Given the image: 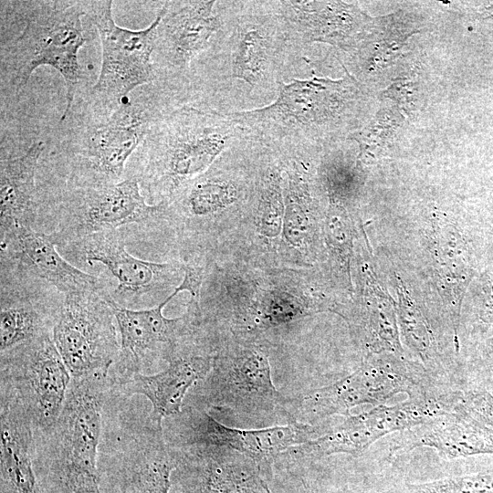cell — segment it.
Returning <instances> with one entry per match:
<instances>
[{"instance_id":"6da1fadb","label":"cell","mask_w":493,"mask_h":493,"mask_svg":"<svg viewBox=\"0 0 493 493\" xmlns=\"http://www.w3.org/2000/svg\"><path fill=\"white\" fill-rule=\"evenodd\" d=\"M217 5L219 28L193 65V102L222 113L270 104L295 55L273 0Z\"/></svg>"},{"instance_id":"7a4b0ae2","label":"cell","mask_w":493,"mask_h":493,"mask_svg":"<svg viewBox=\"0 0 493 493\" xmlns=\"http://www.w3.org/2000/svg\"><path fill=\"white\" fill-rule=\"evenodd\" d=\"M138 89L111 113L93 111L76 99L61 115L57 152L64 181L59 185L97 187L121 182L129 160L153 124L187 103L184 96L158 82Z\"/></svg>"},{"instance_id":"3957f363","label":"cell","mask_w":493,"mask_h":493,"mask_svg":"<svg viewBox=\"0 0 493 493\" xmlns=\"http://www.w3.org/2000/svg\"><path fill=\"white\" fill-rule=\"evenodd\" d=\"M256 138L228 113L190 102L163 116L128 162L146 201L168 205L227 151Z\"/></svg>"},{"instance_id":"277c9868","label":"cell","mask_w":493,"mask_h":493,"mask_svg":"<svg viewBox=\"0 0 493 493\" xmlns=\"http://www.w3.org/2000/svg\"><path fill=\"white\" fill-rule=\"evenodd\" d=\"M24 22L19 35L1 43V91L18 95L41 66L63 77L67 114L86 89L87 75L78 55L87 40L82 17L85 1H14Z\"/></svg>"},{"instance_id":"5b68a950","label":"cell","mask_w":493,"mask_h":493,"mask_svg":"<svg viewBox=\"0 0 493 493\" xmlns=\"http://www.w3.org/2000/svg\"><path fill=\"white\" fill-rule=\"evenodd\" d=\"M361 92L355 80L312 77L281 82L270 104L228 113L265 144L271 147H317L351 127L357 118Z\"/></svg>"},{"instance_id":"8992f818","label":"cell","mask_w":493,"mask_h":493,"mask_svg":"<svg viewBox=\"0 0 493 493\" xmlns=\"http://www.w3.org/2000/svg\"><path fill=\"white\" fill-rule=\"evenodd\" d=\"M38 204L36 230L50 231L57 246L129 225L151 226L161 223L165 210V204H147L131 176L110 185L38 190Z\"/></svg>"},{"instance_id":"52a82bcc","label":"cell","mask_w":493,"mask_h":493,"mask_svg":"<svg viewBox=\"0 0 493 493\" xmlns=\"http://www.w3.org/2000/svg\"><path fill=\"white\" fill-rule=\"evenodd\" d=\"M110 391V378H71L56 424L47 434L37 435L47 442L62 493L101 492L98 453Z\"/></svg>"},{"instance_id":"ba28073f","label":"cell","mask_w":493,"mask_h":493,"mask_svg":"<svg viewBox=\"0 0 493 493\" xmlns=\"http://www.w3.org/2000/svg\"><path fill=\"white\" fill-rule=\"evenodd\" d=\"M110 0L85 1L86 16L97 28L101 43V67L97 81L76 99L93 111L109 114L131 100L142 86L158 81L152 60L157 13L151 25L141 30L118 26Z\"/></svg>"},{"instance_id":"9c48e42d","label":"cell","mask_w":493,"mask_h":493,"mask_svg":"<svg viewBox=\"0 0 493 493\" xmlns=\"http://www.w3.org/2000/svg\"><path fill=\"white\" fill-rule=\"evenodd\" d=\"M122 229L94 233L57 246L71 264L85 271L98 268L95 276L107 286L106 300L131 309L152 308L169 297L179 275L178 263H155L132 256L126 250Z\"/></svg>"},{"instance_id":"30bf717a","label":"cell","mask_w":493,"mask_h":493,"mask_svg":"<svg viewBox=\"0 0 493 493\" xmlns=\"http://www.w3.org/2000/svg\"><path fill=\"white\" fill-rule=\"evenodd\" d=\"M439 384L418 361L368 354L352 373L290 401L289 410L297 405L301 419L318 422L334 414L349 415L351 408L361 404L382 405L400 393L409 397L426 393Z\"/></svg>"},{"instance_id":"8fae6325","label":"cell","mask_w":493,"mask_h":493,"mask_svg":"<svg viewBox=\"0 0 493 493\" xmlns=\"http://www.w3.org/2000/svg\"><path fill=\"white\" fill-rule=\"evenodd\" d=\"M52 339L72 379L110 378L120 351V337L112 308L102 295H65Z\"/></svg>"},{"instance_id":"7c38bea8","label":"cell","mask_w":493,"mask_h":493,"mask_svg":"<svg viewBox=\"0 0 493 493\" xmlns=\"http://www.w3.org/2000/svg\"><path fill=\"white\" fill-rule=\"evenodd\" d=\"M202 384L205 402L253 420L297 419L289 410L290 401L275 387L267 353L250 345L213 357L212 368Z\"/></svg>"},{"instance_id":"4fadbf2b","label":"cell","mask_w":493,"mask_h":493,"mask_svg":"<svg viewBox=\"0 0 493 493\" xmlns=\"http://www.w3.org/2000/svg\"><path fill=\"white\" fill-rule=\"evenodd\" d=\"M152 60L158 83L193 101V65L220 26L217 1L160 2Z\"/></svg>"},{"instance_id":"5bb4252c","label":"cell","mask_w":493,"mask_h":493,"mask_svg":"<svg viewBox=\"0 0 493 493\" xmlns=\"http://www.w3.org/2000/svg\"><path fill=\"white\" fill-rule=\"evenodd\" d=\"M0 356V383L9 387L29 413L35 434H47L59 417L71 382L52 335Z\"/></svg>"},{"instance_id":"9a60e30c","label":"cell","mask_w":493,"mask_h":493,"mask_svg":"<svg viewBox=\"0 0 493 493\" xmlns=\"http://www.w3.org/2000/svg\"><path fill=\"white\" fill-rule=\"evenodd\" d=\"M172 428L173 447H226L252 458L262 472L270 468L282 451L317 436L319 428L298 420L286 425L259 430L229 427L213 418L205 409L186 406L167 418Z\"/></svg>"},{"instance_id":"2e32d148","label":"cell","mask_w":493,"mask_h":493,"mask_svg":"<svg viewBox=\"0 0 493 493\" xmlns=\"http://www.w3.org/2000/svg\"><path fill=\"white\" fill-rule=\"evenodd\" d=\"M0 259V353H4L52 335L65 295L20 265Z\"/></svg>"},{"instance_id":"e0dca14e","label":"cell","mask_w":493,"mask_h":493,"mask_svg":"<svg viewBox=\"0 0 493 493\" xmlns=\"http://www.w3.org/2000/svg\"><path fill=\"white\" fill-rule=\"evenodd\" d=\"M114 312L120 337V351L110 372L111 388L142 372L152 355H168L185 342L198 326L200 312L187 308V312L175 319L163 315L167 298L160 304L142 309L123 308L107 300Z\"/></svg>"},{"instance_id":"ac0fdd59","label":"cell","mask_w":493,"mask_h":493,"mask_svg":"<svg viewBox=\"0 0 493 493\" xmlns=\"http://www.w3.org/2000/svg\"><path fill=\"white\" fill-rule=\"evenodd\" d=\"M433 417L434 408L428 400L409 397L394 405L382 404L368 412L349 415L332 429L299 445L297 451L315 457L338 453L356 456L380 437L418 425Z\"/></svg>"},{"instance_id":"d6986e66","label":"cell","mask_w":493,"mask_h":493,"mask_svg":"<svg viewBox=\"0 0 493 493\" xmlns=\"http://www.w3.org/2000/svg\"><path fill=\"white\" fill-rule=\"evenodd\" d=\"M0 258L20 265L64 295L97 292L107 298L105 282L68 261L50 234L15 226L0 232Z\"/></svg>"},{"instance_id":"ffe728a7","label":"cell","mask_w":493,"mask_h":493,"mask_svg":"<svg viewBox=\"0 0 493 493\" xmlns=\"http://www.w3.org/2000/svg\"><path fill=\"white\" fill-rule=\"evenodd\" d=\"M294 54L313 42H326L350 49L357 45L363 18L349 3L273 0Z\"/></svg>"},{"instance_id":"44dd1931","label":"cell","mask_w":493,"mask_h":493,"mask_svg":"<svg viewBox=\"0 0 493 493\" xmlns=\"http://www.w3.org/2000/svg\"><path fill=\"white\" fill-rule=\"evenodd\" d=\"M189 493H271L250 457L226 447L175 448Z\"/></svg>"},{"instance_id":"7402d4cb","label":"cell","mask_w":493,"mask_h":493,"mask_svg":"<svg viewBox=\"0 0 493 493\" xmlns=\"http://www.w3.org/2000/svg\"><path fill=\"white\" fill-rule=\"evenodd\" d=\"M389 456L427 446L448 459L493 455V428L473 417L460 404L450 413L399 432Z\"/></svg>"},{"instance_id":"603a6c76","label":"cell","mask_w":493,"mask_h":493,"mask_svg":"<svg viewBox=\"0 0 493 493\" xmlns=\"http://www.w3.org/2000/svg\"><path fill=\"white\" fill-rule=\"evenodd\" d=\"M186 341L166 358L168 367L155 374L135 373L112 388L126 395L141 394L152 404L148 417L157 423L179 414L187 392L209 373L213 357L186 350Z\"/></svg>"},{"instance_id":"cb8c5ba5","label":"cell","mask_w":493,"mask_h":493,"mask_svg":"<svg viewBox=\"0 0 493 493\" xmlns=\"http://www.w3.org/2000/svg\"><path fill=\"white\" fill-rule=\"evenodd\" d=\"M0 385L1 493H40L33 467L32 418L15 393Z\"/></svg>"},{"instance_id":"d4e9b609","label":"cell","mask_w":493,"mask_h":493,"mask_svg":"<svg viewBox=\"0 0 493 493\" xmlns=\"http://www.w3.org/2000/svg\"><path fill=\"white\" fill-rule=\"evenodd\" d=\"M428 236L435 278L455 340L459 343L462 301L475 275L468 247L456 226L439 217L432 224Z\"/></svg>"},{"instance_id":"484cf974","label":"cell","mask_w":493,"mask_h":493,"mask_svg":"<svg viewBox=\"0 0 493 493\" xmlns=\"http://www.w3.org/2000/svg\"><path fill=\"white\" fill-rule=\"evenodd\" d=\"M45 149L44 142H37L19 156L1 158L0 232L15 226L36 229L39 208L37 174Z\"/></svg>"},{"instance_id":"4316f807","label":"cell","mask_w":493,"mask_h":493,"mask_svg":"<svg viewBox=\"0 0 493 493\" xmlns=\"http://www.w3.org/2000/svg\"><path fill=\"white\" fill-rule=\"evenodd\" d=\"M119 457L131 474L132 493H169L178 456L163 430L147 428L138 432L125 443Z\"/></svg>"},{"instance_id":"83f0119b","label":"cell","mask_w":493,"mask_h":493,"mask_svg":"<svg viewBox=\"0 0 493 493\" xmlns=\"http://www.w3.org/2000/svg\"><path fill=\"white\" fill-rule=\"evenodd\" d=\"M363 310L351 325L368 354L405 356L400 341L396 305L372 276H368Z\"/></svg>"},{"instance_id":"f1b7e54d","label":"cell","mask_w":493,"mask_h":493,"mask_svg":"<svg viewBox=\"0 0 493 493\" xmlns=\"http://www.w3.org/2000/svg\"><path fill=\"white\" fill-rule=\"evenodd\" d=\"M389 493H493V468L424 483L406 484Z\"/></svg>"},{"instance_id":"f546056e","label":"cell","mask_w":493,"mask_h":493,"mask_svg":"<svg viewBox=\"0 0 493 493\" xmlns=\"http://www.w3.org/2000/svg\"><path fill=\"white\" fill-rule=\"evenodd\" d=\"M481 334L468 359L460 364L463 389L479 388L493 394V327Z\"/></svg>"},{"instance_id":"4dcf8cb0","label":"cell","mask_w":493,"mask_h":493,"mask_svg":"<svg viewBox=\"0 0 493 493\" xmlns=\"http://www.w3.org/2000/svg\"><path fill=\"white\" fill-rule=\"evenodd\" d=\"M461 404L476 419L493 428V394L479 388L463 391Z\"/></svg>"},{"instance_id":"1f68e13d","label":"cell","mask_w":493,"mask_h":493,"mask_svg":"<svg viewBox=\"0 0 493 493\" xmlns=\"http://www.w3.org/2000/svg\"><path fill=\"white\" fill-rule=\"evenodd\" d=\"M182 265L184 271L182 282L175 287L168 299L171 300L183 290L188 291L191 296L188 307L201 311V288L205 276V268L198 263H184Z\"/></svg>"},{"instance_id":"d6a6232c","label":"cell","mask_w":493,"mask_h":493,"mask_svg":"<svg viewBox=\"0 0 493 493\" xmlns=\"http://www.w3.org/2000/svg\"><path fill=\"white\" fill-rule=\"evenodd\" d=\"M479 299L477 300L475 314L479 323V331L493 327V277L485 273L479 279Z\"/></svg>"},{"instance_id":"836d02e7","label":"cell","mask_w":493,"mask_h":493,"mask_svg":"<svg viewBox=\"0 0 493 493\" xmlns=\"http://www.w3.org/2000/svg\"><path fill=\"white\" fill-rule=\"evenodd\" d=\"M479 15L482 20L493 25V2H482Z\"/></svg>"},{"instance_id":"e575fe53","label":"cell","mask_w":493,"mask_h":493,"mask_svg":"<svg viewBox=\"0 0 493 493\" xmlns=\"http://www.w3.org/2000/svg\"><path fill=\"white\" fill-rule=\"evenodd\" d=\"M91 493H101V492H91Z\"/></svg>"}]
</instances>
